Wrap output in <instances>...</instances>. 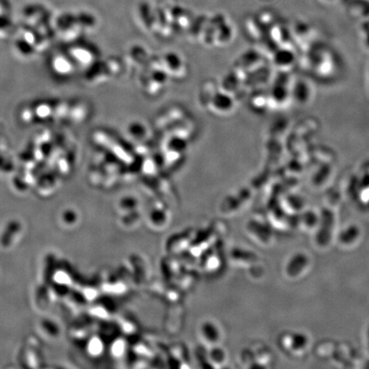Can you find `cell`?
Segmentation results:
<instances>
[{
	"label": "cell",
	"instance_id": "6da1fadb",
	"mask_svg": "<svg viewBox=\"0 0 369 369\" xmlns=\"http://www.w3.org/2000/svg\"><path fill=\"white\" fill-rule=\"evenodd\" d=\"M93 108L82 98H39L23 102L16 111L20 124L25 127L74 128L92 117Z\"/></svg>",
	"mask_w": 369,
	"mask_h": 369
}]
</instances>
